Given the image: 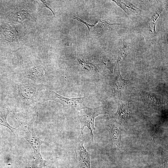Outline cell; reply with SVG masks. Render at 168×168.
<instances>
[{
    "label": "cell",
    "instance_id": "obj_2",
    "mask_svg": "<svg viewBox=\"0 0 168 168\" xmlns=\"http://www.w3.org/2000/svg\"><path fill=\"white\" fill-rule=\"evenodd\" d=\"M13 113L19 126V132L29 143L33 150L34 153L33 161L36 166L39 168L44 167L55 168L47 166L46 164L51 160L59 158V157L45 160L43 158L40 152L41 145L43 144L48 145V144L40 139L34 130V124L38 118V113L35 111L30 113L21 112Z\"/></svg>",
    "mask_w": 168,
    "mask_h": 168
},
{
    "label": "cell",
    "instance_id": "obj_6",
    "mask_svg": "<svg viewBox=\"0 0 168 168\" xmlns=\"http://www.w3.org/2000/svg\"><path fill=\"white\" fill-rule=\"evenodd\" d=\"M132 80L133 78L129 80L123 78L120 72L119 65L116 64L114 74L111 84L112 91L114 96L119 97L125 86Z\"/></svg>",
    "mask_w": 168,
    "mask_h": 168
},
{
    "label": "cell",
    "instance_id": "obj_4",
    "mask_svg": "<svg viewBox=\"0 0 168 168\" xmlns=\"http://www.w3.org/2000/svg\"><path fill=\"white\" fill-rule=\"evenodd\" d=\"M53 100L64 106L74 108L77 110L87 107V97L69 98L62 96L55 92L48 86H45L44 93V102Z\"/></svg>",
    "mask_w": 168,
    "mask_h": 168
},
{
    "label": "cell",
    "instance_id": "obj_11",
    "mask_svg": "<svg viewBox=\"0 0 168 168\" xmlns=\"http://www.w3.org/2000/svg\"><path fill=\"white\" fill-rule=\"evenodd\" d=\"M16 168H39L34 161H30L23 156L18 157L16 161Z\"/></svg>",
    "mask_w": 168,
    "mask_h": 168
},
{
    "label": "cell",
    "instance_id": "obj_10",
    "mask_svg": "<svg viewBox=\"0 0 168 168\" xmlns=\"http://www.w3.org/2000/svg\"><path fill=\"white\" fill-rule=\"evenodd\" d=\"M131 109L129 105L127 103L120 104L117 108L115 116L122 120H127L130 116Z\"/></svg>",
    "mask_w": 168,
    "mask_h": 168
},
{
    "label": "cell",
    "instance_id": "obj_13",
    "mask_svg": "<svg viewBox=\"0 0 168 168\" xmlns=\"http://www.w3.org/2000/svg\"><path fill=\"white\" fill-rule=\"evenodd\" d=\"M161 12L156 13L152 17L149 22L150 27L153 33L155 32V26L156 21L159 16Z\"/></svg>",
    "mask_w": 168,
    "mask_h": 168
},
{
    "label": "cell",
    "instance_id": "obj_8",
    "mask_svg": "<svg viewBox=\"0 0 168 168\" xmlns=\"http://www.w3.org/2000/svg\"><path fill=\"white\" fill-rule=\"evenodd\" d=\"M141 96L144 102L156 110H159L161 107L163 101L159 96L144 91L141 92Z\"/></svg>",
    "mask_w": 168,
    "mask_h": 168
},
{
    "label": "cell",
    "instance_id": "obj_12",
    "mask_svg": "<svg viewBox=\"0 0 168 168\" xmlns=\"http://www.w3.org/2000/svg\"><path fill=\"white\" fill-rule=\"evenodd\" d=\"M114 1L126 13H128L129 10L130 11V12H135L137 11V8L128 1L126 2L121 1H117L116 2L115 1Z\"/></svg>",
    "mask_w": 168,
    "mask_h": 168
},
{
    "label": "cell",
    "instance_id": "obj_1",
    "mask_svg": "<svg viewBox=\"0 0 168 168\" xmlns=\"http://www.w3.org/2000/svg\"><path fill=\"white\" fill-rule=\"evenodd\" d=\"M46 85H36L13 79L10 85L11 102L13 113H30L44 102V93Z\"/></svg>",
    "mask_w": 168,
    "mask_h": 168
},
{
    "label": "cell",
    "instance_id": "obj_7",
    "mask_svg": "<svg viewBox=\"0 0 168 168\" xmlns=\"http://www.w3.org/2000/svg\"><path fill=\"white\" fill-rule=\"evenodd\" d=\"M110 142L114 147L119 148L122 143V129L117 124L111 123L108 125Z\"/></svg>",
    "mask_w": 168,
    "mask_h": 168
},
{
    "label": "cell",
    "instance_id": "obj_5",
    "mask_svg": "<svg viewBox=\"0 0 168 168\" xmlns=\"http://www.w3.org/2000/svg\"><path fill=\"white\" fill-rule=\"evenodd\" d=\"M83 134H80L75 143V168H91L90 154L85 147Z\"/></svg>",
    "mask_w": 168,
    "mask_h": 168
},
{
    "label": "cell",
    "instance_id": "obj_3",
    "mask_svg": "<svg viewBox=\"0 0 168 168\" xmlns=\"http://www.w3.org/2000/svg\"><path fill=\"white\" fill-rule=\"evenodd\" d=\"M77 113L81 125L80 134H83L84 129L87 127L90 131L91 142L94 143L93 131L95 129V119L100 115L107 113V110L101 106L94 108L86 107L77 110Z\"/></svg>",
    "mask_w": 168,
    "mask_h": 168
},
{
    "label": "cell",
    "instance_id": "obj_9",
    "mask_svg": "<svg viewBox=\"0 0 168 168\" xmlns=\"http://www.w3.org/2000/svg\"><path fill=\"white\" fill-rule=\"evenodd\" d=\"M12 112L11 110L9 109V107L0 105V126L7 127L15 134L16 132L17 131V129L11 126L7 121L8 115Z\"/></svg>",
    "mask_w": 168,
    "mask_h": 168
}]
</instances>
